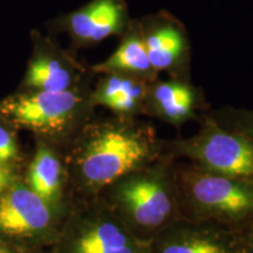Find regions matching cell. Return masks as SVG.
I'll list each match as a JSON object with an SVG mask.
<instances>
[{
	"instance_id": "cell-7",
	"label": "cell",
	"mask_w": 253,
	"mask_h": 253,
	"mask_svg": "<svg viewBox=\"0 0 253 253\" xmlns=\"http://www.w3.org/2000/svg\"><path fill=\"white\" fill-rule=\"evenodd\" d=\"M63 217L49 208L19 177L0 191V242L28 252H46Z\"/></svg>"
},
{
	"instance_id": "cell-5",
	"label": "cell",
	"mask_w": 253,
	"mask_h": 253,
	"mask_svg": "<svg viewBox=\"0 0 253 253\" xmlns=\"http://www.w3.org/2000/svg\"><path fill=\"white\" fill-rule=\"evenodd\" d=\"M46 253H149L100 196L73 197Z\"/></svg>"
},
{
	"instance_id": "cell-14",
	"label": "cell",
	"mask_w": 253,
	"mask_h": 253,
	"mask_svg": "<svg viewBox=\"0 0 253 253\" xmlns=\"http://www.w3.org/2000/svg\"><path fill=\"white\" fill-rule=\"evenodd\" d=\"M91 87V101L95 107H103L113 115L140 118L145 114V97L151 81L123 74L104 73Z\"/></svg>"
},
{
	"instance_id": "cell-12",
	"label": "cell",
	"mask_w": 253,
	"mask_h": 253,
	"mask_svg": "<svg viewBox=\"0 0 253 253\" xmlns=\"http://www.w3.org/2000/svg\"><path fill=\"white\" fill-rule=\"evenodd\" d=\"M205 108L203 91L190 80L158 78L148 86L144 115L175 128H181L190 121H199Z\"/></svg>"
},
{
	"instance_id": "cell-2",
	"label": "cell",
	"mask_w": 253,
	"mask_h": 253,
	"mask_svg": "<svg viewBox=\"0 0 253 253\" xmlns=\"http://www.w3.org/2000/svg\"><path fill=\"white\" fill-rule=\"evenodd\" d=\"M176 158L166 153L153 163L121 177L100 192L126 229L149 243L182 217L177 192Z\"/></svg>"
},
{
	"instance_id": "cell-20",
	"label": "cell",
	"mask_w": 253,
	"mask_h": 253,
	"mask_svg": "<svg viewBox=\"0 0 253 253\" xmlns=\"http://www.w3.org/2000/svg\"><path fill=\"white\" fill-rule=\"evenodd\" d=\"M0 253H46V252H28V251H23V250L12 248V246L6 245V244H4V243L0 242Z\"/></svg>"
},
{
	"instance_id": "cell-4",
	"label": "cell",
	"mask_w": 253,
	"mask_h": 253,
	"mask_svg": "<svg viewBox=\"0 0 253 253\" xmlns=\"http://www.w3.org/2000/svg\"><path fill=\"white\" fill-rule=\"evenodd\" d=\"M182 217L240 230L253 218V181L212 172L189 162L175 166Z\"/></svg>"
},
{
	"instance_id": "cell-13",
	"label": "cell",
	"mask_w": 253,
	"mask_h": 253,
	"mask_svg": "<svg viewBox=\"0 0 253 253\" xmlns=\"http://www.w3.org/2000/svg\"><path fill=\"white\" fill-rule=\"evenodd\" d=\"M23 179L28 188L60 216H65L72 202L63 151L36 140L33 155L26 164Z\"/></svg>"
},
{
	"instance_id": "cell-9",
	"label": "cell",
	"mask_w": 253,
	"mask_h": 253,
	"mask_svg": "<svg viewBox=\"0 0 253 253\" xmlns=\"http://www.w3.org/2000/svg\"><path fill=\"white\" fill-rule=\"evenodd\" d=\"M130 21L126 0H90L54 19L50 31L67 34L75 50L94 46L110 37H121Z\"/></svg>"
},
{
	"instance_id": "cell-8",
	"label": "cell",
	"mask_w": 253,
	"mask_h": 253,
	"mask_svg": "<svg viewBox=\"0 0 253 253\" xmlns=\"http://www.w3.org/2000/svg\"><path fill=\"white\" fill-rule=\"evenodd\" d=\"M32 50L26 72L17 90L62 91L91 84L95 75L75 50L65 49L50 36L31 31Z\"/></svg>"
},
{
	"instance_id": "cell-1",
	"label": "cell",
	"mask_w": 253,
	"mask_h": 253,
	"mask_svg": "<svg viewBox=\"0 0 253 253\" xmlns=\"http://www.w3.org/2000/svg\"><path fill=\"white\" fill-rule=\"evenodd\" d=\"M164 154L155 126L138 118L95 119L63 151L72 197H94Z\"/></svg>"
},
{
	"instance_id": "cell-15",
	"label": "cell",
	"mask_w": 253,
	"mask_h": 253,
	"mask_svg": "<svg viewBox=\"0 0 253 253\" xmlns=\"http://www.w3.org/2000/svg\"><path fill=\"white\" fill-rule=\"evenodd\" d=\"M118 48L99 63L90 66L94 75L104 73H123L154 81L160 78L148 58L140 20H132L122 34Z\"/></svg>"
},
{
	"instance_id": "cell-10",
	"label": "cell",
	"mask_w": 253,
	"mask_h": 253,
	"mask_svg": "<svg viewBox=\"0 0 253 253\" xmlns=\"http://www.w3.org/2000/svg\"><path fill=\"white\" fill-rule=\"evenodd\" d=\"M149 253H246L239 232L207 220L181 217L149 243Z\"/></svg>"
},
{
	"instance_id": "cell-6",
	"label": "cell",
	"mask_w": 253,
	"mask_h": 253,
	"mask_svg": "<svg viewBox=\"0 0 253 253\" xmlns=\"http://www.w3.org/2000/svg\"><path fill=\"white\" fill-rule=\"evenodd\" d=\"M201 126L190 137L164 141V151L220 175L253 181V140L221 126L212 114H204Z\"/></svg>"
},
{
	"instance_id": "cell-16",
	"label": "cell",
	"mask_w": 253,
	"mask_h": 253,
	"mask_svg": "<svg viewBox=\"0 0 253 253\" xmlns=\"http://www.w3.org/2000/svg\"><path fill=\"white\" fill-rule=\"evenodd\" d=\"M17 132L0 119V167L24 172L28 161L21 150Z\"/></svg>"
},
{
	"instance_id": "cell-19",
	"label": "cell",
	"mask_w": 253,
	"mask_h": 253,
	"mask_svg": "<svg viewBox=\"0 0 253 253\" xmlns=\"http://www.w3.org/2000/svg\"><path fill=\"white\" fill-rule=\"evenodd\" d=\"M21 176H23V172L0 167V191H2V190L11 185L12 183L17 181L19 177Z\"/></svg>"
},
{
	"instance_id": "cell-17",
	"label": "cell",
	"mask_w": 253,
	"mask_h": 253,
	"mask_svg": "<svg viewBox=\"0 0 253 253\" xmlns=\"http://www.w3.org/2000/svg\"><path fill=\"white\" fill-rule=\"evenodd\" d=\"M212 115L221 126L242 132L253 140V110L226 107Z\"/></svg>"
},
{
	"instance_id": "cell-11",
	"label": "cell",
	"mask_w": 253,
	"mask_h": 253,
	"mask_svg": "<svg viewBox=\"0 0 253 253\" xmlns=\"http://www.w3.org/2000/svg\"><path fill=\"white\" fill-rule=\"evenodd\" d=\"M145 49L153 68L172 79L190 80L191 47L185 27L167 12L140 19Z\"/></svg>"
},
{
	"instance_id": "cell-3",
	"label": "cell",
	"mask_w": 253,
	"mask_h": 253,
	"mask_svg": "<svg viewBox=\"0 0 253 253\" xmlns=\"http://www.w3.org/2000/svg\"><path fill=\"white\" fill-rule=\"evenodd\" d=\"M91 84L62 91H23L0 99V119L14 130H27L34 140L65 151L94 118Z\"/></svg>"
},
{
	"instance_id": "cell-18",
	"label": "cell",
	"mask_w": 253,
	"mask_h": 253,
	"mask_svg": "<svg viewBox=\"0 0 253 253\" xmlns=\"http://www.w3.org/2000/svg\"><path fill=\"white\" fill-rule=\"evenodd\" d=\"M240 240L246 253H253V218L238 230Z\"/></svg>"
}]
</instances>
